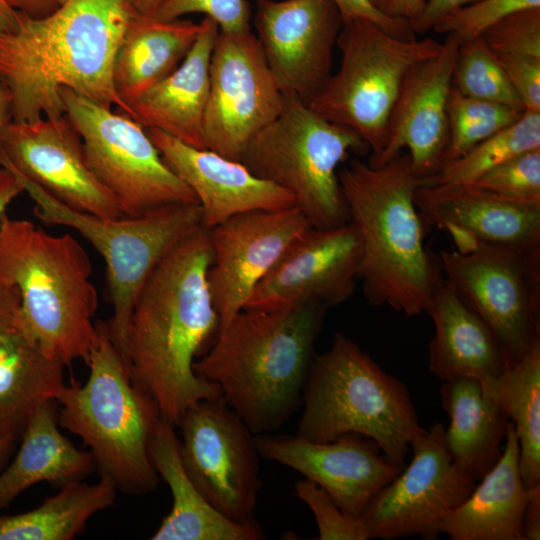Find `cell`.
<instances>
[{"label": "cell", "instance_id": "484cf974", "mask_svg": "<svg viewBox=\"0 0 540 540\" xmlns=\"http://www.w3.org/2000/svg\"><path fill=\"white\" fill-rule=\"evenodd\" d=\"M426 313L435 327L429 343L428 367L440 380L472 378L483 384L508 367L492 331L445 278L434 290Z\"/></svg>", "mask_w": 540, "mask_h": 540}, {"label": "cell", "instance_id": "681fc988", "mask_svg": "<svg viewBox=\"0 0 540 540\" xmlns=\"http://www.w3.org/2000/svg\"><path fill=\"white\" fill-rule=\"evenodd\" d=\"M9 2L13 8L32 18H42L59 8L65 0H9Z\"/></svg>", "mask_w": 540, "mask_h": 540}, {"label": "cell", "instance_id": "7dc6e473", "mask_svg": "<svg viewBox=\"0 0 540 540\" xmlns=\"http://www.w3.org/2000/svg\"><path fill=\"white\" fill-rule=\"evenodd\" d=\"M24 189L16 176L5 167H0V223L9 204Z\"/></svg>", "mask_w": 540, "mask_h": 540}, {"label": "cell", "instance_id": "f546056e", "mask_svg": "<svg viewBox=\"0 0 540 540\" xmlns=\"http://www.w3.org/2000/svg\"><path fill=\"white\" fill-rule=\"evenodd\" d=\"M201 30V22L136 14L121 39L112 70L114 90L129 109L138 96L178 68Z\"/></svg>", "mask_w": 540, "mask_h": 540}, {"label": "cell", "instance_id": "f907efd6", "mask_svg": "<svg viewBox=\"0 0 540 540\" xmlns=\"http://www.w3.org/2000/svg\"><path fill=\"white\" fill-rule=\"evenodd\" d=\"M19 22V11L11 6L9 0H0V35L15 32Z\"/></svg>", "mask_w": 540, "mask_h": 540}, {"label": "cell", "instance_id": "f1b7e54d", "mask_svg": "<svg viewBox=\"0 0 540 540\" xmlns=\"http://www.w3.org/2000/svg\"><path fill=\"white\" fill-rule=\"evenodd\" d=\"M59 427L58 402L47 400L26 425L12 462L0 472V511L34 484L60 488L96 470L91 452L76 448Z\"/></svg>", "mask_w": 540, "mask_h": 540}, {"label": "cell", "instance_id": "ffe728a7", "mask_svg": "<svg viewBox=\"0 0 540 540\" xmlns=\"http://www.w3.org/2000/svg\"><path fill=\"white\" fill-rule=\"evenodd\" d=\"M259 455L322 487L346 514L360 518L371 499L402 470L371 440L346 434L330 442L272 433L254 436Z\"/></svg>", "mask_w": 540, "mask_h": 540}, {"label": "cell", "instance_id": "d4e9b609", "mask_svg": "<svg viewBox=\"0 0 540 540\" xmlns=\"http://www.w3.org/2000/svg\"><path fill=\"white\" fill-rule=\"evenodd\" d=\"M201 24L197 40L178 68L129 107L132 119L143 128H155L187 145L207 149L204 116L210 59L219 27L208 17Z\"/></svg>", "mask_w": 540, "mask_h": 540}, {"label": "cell", "instance_id": "52a82bcc", "mask_svg": "<svg viewBox=\"0 0 540 540\" xmlns=\"http://www.w3.org/2000/svg\"><path fill=\"white\" fill-rule=\"evenodd\" d=\"M302 403L297 436L330 442L356 434L401 469L412 440L425 429L407 385L340 332L328 350L314 356Z\"/></svg>", "mask_w": 540, "mask_h": 540}, {"label": "cell", "instance_id": "f6af8a7d", "mask_svg": "<svg viewBox=\"0 0 540 540\" xmlns=\"http://www.w3.org/2000/svg\"><path fill=\"white\" fill-rule=\"evenodd\" d=\"M382 14L409 22L419 15L426 0H370Z\"/></svg>", "mask_w": 540, "mask_h": 540}, {"label": "cell", "instance_id": "8992f818", "mask_svg": "<svg viewBox=\"0 0 540 540\" xmlns=\"http://www.w3.org/2000/svg\"><path fill=\"white\" fill-rule=\"evenodd\" d=\"M87 252L70 234L52 235L7 213L0 223V285L16 288L27 322L65 366L86 364L96 343L98 295Z\"/></svg>", "mask_w": 540, "mask_h": 540}, {"label": "cell", "instance_id": "7a4b0ae2", "mask_svg": "<svg viewBox=\"0 0 540 540\" xmlns=\"http://www.w3.org/2000/svg\"><path fill=\"white\" fill-rule=\"evenodd\" d=\"M137 13L131 0H65L42 18L19 11L18 29L0 35V79L11 96L12 121L64 116L63 87L131 117L112 70Z\"/></svg>", "mask_w": 540, "mask_h": 540}, {"label": "cell", "instance_id": "f35d334b", "mask_svg": "<svg viewBox=\"0 0 540 540\" xmlns=\"http://www.w3.org/2000/svg\"><path fill=\"white\" fill-rule=\"evenodd\" d=\"M294 494L312 511L319 540H367L369 533L361 520L343 512L318 484L303 478L294 484Z\"/></svg>", "mask_w": 540, "mask_h": 540}, {"label": "cell", "instance_id": "8d00e7d4", "mask_svg": "<svg viewBox=\"0 0 540 540\" xmlns=\"http://www.w3.org/2000/svg\"><path fill=\"white\" fill-rule=\"evenodd\" d=\"M471 183L509 201L540 205V149L517 155Z\"/></svg>", "mask_w": 540, "mask_h": 540}, {"label": "cell", "instance_id": "d590c367", "mask_svg": "<svg viewBox=\"0 0 540 540\" xmlns=\"http://www.w3.org/2000/svg\"><path fill=\"white\" fill-rule=\"evenodd\" d=\"M452 87L471 98L525 111L500 63L480 36L460 43Z\"/></svg>", "mask_w": 540, "mask_h": 540}, {"label": "cell", "instance_id": "db71d44e", "mask_svg": "<svg viewBox=\"0 0 540 540\" xmlns=\"http://www.w3.org/2000/svg\"><path fill=\"white\" fill-rule=\"evenodd\" d=\"M15 440H1L0 441V472L6 466V463L12 454L15 447Z\"/></svg>", "mask_w": 540, "mask_h": 540}, {"label": "cell", "instance_id": "f5cc1de1", "mask_svg": "<svg viewBox=\"0 0 540 540\" xmlns=\"http://www.w3.org/2000/svg\"><path fill=\"white\" fill-rule=\"evenodd\" d=\"M163 0H131L135 9L147 16L154 17Z\"/></svg>", "mask_w": 540, "mask_h": 540}, {"label": "cell", "instance_id": "e575fe53", "mask_svg": "<svg viewBox=\"0 0 540 540\" xmlns=\"http://www.w3.org/2000/svg\"><path fill=\"white\" fill-rule=\"evenodd\" d=\"M523 112L465 96L452 87L447 106L449 137L443 166L517 121Z\"/></svg>", "mask_w": 540, "mask_h": 540}, {"label": "cell", "instance_id": "603a6c76", "mask_svg": "<svg viewBox=\"0 0 540 540\" xmlns=\"http://www.w3.org/2000/svg\"><path fill=\"white\" fill-rule=\"evenodd\" d=\"M64 367L31 329L16 288L0 285V441H16L39 406L57 398Z\"/></svg>", "mask_w": 540, "mask_h": 540}, {"label": "cell", "instance_id": "4fadbf2b", "mask_svg": "<svg viewBox=\"0 0 540 540\" xmlns=\"http://www.w3.org/2000/svg\"><path fill=\"white\" fill-rule=\"evenodd\" d=\"M178 427L183 465L208 502L231 520L254 521L260 455L245 422L220 396L192 404Z\"/></svg>", "mask_w": 540, "mask_h": 540}, {"label": "cell", "instance_id": "4316f807", "mask_svg": "<svg viewBox=\"0 0 540 540\" xmlns=\"http://www.w3.org/2000/svg\"><path fill=\"white\" fill-rule=\"evenodd\" d=\"M174 425L163 418L152 435L149 455L172 495V507L152 540H260L265 538L254 521L238 522L216 510L196 487L183 465Z\"/></svg>", "mask_w": 540, "mask_h": 540}, {"label": "cell", "instance_id": "74e56055", "mask_svg": "<svg viewBox=\"0 0 540 540\" xmlns=\"http://www.w3.org/2000/svg\"><path fill=\"white\" fill-rule=\"evenodd\" d=\"M480 37L496 56L540 60V8L512 13L490 25Z\"/></svg>", "mask_w": 540, "mask_h": 540}, {"label": "cell", "instance_id": "e0dca14e", "mask_svg": "<svg viewBox=\"0 0 540 540\" xmlns=\"http://www.w3.org/2000/svg\"><path fill=\"white\" fill-rule=\"evenodd\" d=\"M343 24L332 0H257V39L285 96L308 103L330 77Z\"/></svg>", "mask_w": 540, "mask_h": 540}, {"label": "cell", "instance_id": "6da1fadb", "mask_svg": "<svg viewBox=\"0 0 540 540\" xmlns=\"http://www.w3.org/2000/svg\"><path fill=\"white\" fill-rule=\"evenodd\" d=\"M211 263L209 232L202 226L154 269L129 321L125 363L130 377L174 426L195 402L222 396L216 384L194 371L195 358L210 348L220 328L207 280Z\"/></svg>", "mask_w": 540, "mask_h": 540}, {"label": "cell", "instance_id": "30bf717a", "mask_svg": "<svg viewBox=\"0 0 540 540\" xmlns=\"http://www.w3.org/2000/svg\"><path fill=\"white\" fill-rule=\"evenodd\" d=\"M336 45L339 68L308 106L329 122L354 131L368 145L369 159L375 158L385 147L407 73L436 55L442 43L398 38L367 19L354 18L343 21Z\"/></svg>", "mask_w": 540, "mask_h": 540}, {"label": "cell", "instance_id": "ac0fdd59", "mask_svg": "<svg viewBox=\"0 0 540 540\" xmlns=\"http://www.w3.org/2000/svg\"><path fill=\"white\" fill-rule=\"evenodd\" d=\"M310 228L292 206L241 213L207 229L212 247L207 280L220 327L246 307L257 284Z\"/></svg>", "mask_w": 540, "mask_h": 540}, {"label": "cell", "instance_id": "d6986e66", "mask_svg": "<svg viewBox=\"0 0 540 540\" xmlns=\"http://www.w3.org/2000/svg\"><path fill=\"white\" fill-rule=\"evenodd\" d=\"M361 257V239L351 222L328 229L312 227L257 284L246 307L342 304L354 294Z\"/></svg>", "mask_w": 540, "mask_h": 540}, {"label": "cell", "instance_id": "d6a6232c", "mask_svg": "<svg viewBox=\"0 0 540 540\" xmlns=\"http://www.w3.org/2000/svg\"><path fill=\"white\" fill-rule=\"evenodd\" d=\"M481 386L514 426L525 486L540 484V338L519 360Z\"/></svg>", "mask_w": 540, "mask_h": 540}, {"label": "cell", "instance_id": "bcb514c9", "mask_svg": "<svg viewBox=\"0 0 540 540\" xmlns=\"http://www.w3.org/2000/svg\"><path fill=\"white\" fill-rule=\"evenodd\" d=\"M524 540L540 539V484L529 488V497L523 516Z\"/></svg>", "mask_w": 540, "mask_h": 540}, {"label": "cell", "instance_id": "277c9868", "mask_svg": "<svg viewBox=\"0 0 540 540\" xmlns=\"http://www.w3.org/2000/svg\"><path fill=\"white\" fill-rule=\"evenodd\" d=\"M338 177L362 243L358 279L366 299L406 317L426 313L443 271L424 243L414 201L422 180L409 156L400 153L379 167L355 158Z\"/></svg>", "mask_w": 540, "mask_h": 540}, {"label": "cell", "instance_id": "836d02e7", "mask_svg": "<svg viewBox=\"0 0 540 540\" xmlns=\"http://www.w3.org/2000/svg\"><path fill=\"white\" fill-rule=\"evenodd\" d=\"M534 149H540V112L525 110L517 121L442 166L424 184L471 183L492 168Z\"/></svg>", "mask_w": 540, "mask_h": 540}, {"label": "cell", "instance_id": "ee69618b", "mask_svg": "<svg viewBox=\"0 0 540 540\" xmlns=\"http://www.w3.org/2000/svg\"><path fill=\"white\" fill-rule=\"evenodd\" d=\"M480 0H426L419 15L410 21L415 34L432 30L443 18Z\"/></svg>", "mask_w": 540, "mask_h": 540}, {"label": "cell", "instance_id": "2e32d148", "mask_svg": "<svg viewBox=\"0 0 540 540\" xmlns=\"http://www.w3.org/2000/svg\"><path fill=\"white\" fill-rule=\"evenodd\" d=\"M0 161L71 209L123 217L116 198L89 166L82 138L66 115L10 121L0 134Z\"/></svg>", "mask_w": 540, "mask_h": 540}, {"label": "cell", "instance_id": "cb8c5ba5", "mask_svg": "<svg viewBox=\"0 0 540 540\" xmlns=\"http://www.w3.org/2000/svg\"><path fill=\"white\" fill-rule=\"evenodd\" d=\"M414 201L425 230L456 224L483 242L540 248V205L509 201L473 183L421 184Z\"/></svg>", "mask_w": 540, "mask_h": 540}, {"label": "cell", "instance_id": "44dd1931", "mask_svg": "<svg viewBox=\"0 0 540 540\" xmlns=\"http://www.w3.org/2000/svg\"><path fill=\"white\" fill-rule=\"evenodd\" d=\"M460 43L448 34L436 55L410 69L390 117L385 147L368 164L382 166L407 148L422 184L441 169L449 137L448 99Z\"/></svg>", "mask_w": 540, "mask_h": 540}, {"label": "cell", "instance_id": "816d5d0a", "mask_svg": "<svg viewBox=\"0 0 540 540\" xmlns=\"http://www.w3.org/2000/svg\"><path fill=\"white\" fill-rule=\"evenodd\" d=\"M12 121L11 96L8 88L0 79V134L4 127ZM1 167V161H0Z\"/></svg>", "mask_w": 540, "mask_h": 540}, {"label": "cell", "instance_id": "83f0119b", "mask_svg": "<svg viewBox=\"0 0 540 540\" xmlns=\"http://www.w3.org/2000/svg\"><path fill=\"white\" fill-rule=\"evenodd\" d=\"M529 488L519 471V444L509 422L500 458L469 496L444 520L452 540H524Z\"/></svg>", "mask_w": 540, "mask_h": 540}, {"label": "cell", "instance_id": "ab89813d", "mask_svg": "<svg viewBox=\"0 0 540 540\" xmlns=\"http://www.w3.org/2000/svg\"><path fill=\"white\" fill-rule=\"evenodd\" d=\"M529 8H540V0H480L443 18L433 30L463 42L479 37L498 20Z\"/></svg>", "mask_w": 540, "mask_h": 540}, {"label": "cell", "instance_id": "60d3db41", "mask_svg": "<svg viewBox=\"0 0 540 540\" xmlns=\"http://www.w3.org/2000/svg\"><path fill=\"white\" fill-rule=\"evenodd\" d=\"M191 13H202L223 32L250 29L251 9L247 0H163L154 17L174 20Z\"/></svg>", "mask_w": 540, "mask_h": 540}, {"label": "cell", "instance_id": "9c48e42d", "mask_svg": "<svg viewBox=\"0 0 540 540\" xmlns=\"http://www.w3.org/2000/svg\"><path fill=\"white\" fill-rule=\"evenodd\" d=\"M285 96V95H284ZM368 145L351 129L334 124L307 104L285 96L280 114L247 145L240 162L257 177L293 194L313 228L349 222L338 166Z\"/></svg>", "mask_w": 540, "mask_h": 540}, {"label": "cell", "instance_id": "5bb4252c", "mask_svg": "<svg viewBox=\"0 0 540 540\" xmlns=\"http://www.w3.org/2000/svg\"><path fill=\"white\" fill-rule=\"evenodd\" d=\"M410 449V463L371 499L360 516L370 539H437L444 520L475 487V481L453 462L442 423L424 429Z\"/></svg>", "mask_w": 540, "mask_h": 540}, {"label": "cell", "instance_id": "1f68e13d", "mask_svg": "<svg viewBox=\"0 0 540 540\" xmlns=\"http://www.w3.org/2000/svg\"><path fill=\"white\" fill-rule=\"evenodd\" d=\"M117 491L105 478L95 484L72 481L32 510L15 515L0 511V540H71L93 515L115 503Z\"/></svg>", "mask_w": 540, "mask_h": 540}, {"label": "cell", "instance_id": "c3c4849f", "mask_svg": "<svg viewBox=\"0 0 540 540\" xmlns=\"http://www.w3.org/2000/svg\"><path fill=\"white\" fill-rule=\"evenodd\" d=\"M441 229L449 233L456 246L455 251L462 255L473 253L482 242L472 231L456 224H447Z\"/></svg>", "mask_w": 540, "mask_h": 540}, {"label": "cell", "instance_id": "4dcf8cb0", "mask_svg": "<svg viewBox=\"0 0 540 540\" xmlns=\"http://www.w3.org/2000/svg\"><path fill=\"white\" fill-rule=\"evenodd\" d=\"M441 404L450 418L445 443L453 462L474 481L498 461L510 422L472 378L443 381Z\"/></svg>", "mask_w": 540, "mask_h": 540}, {"label": "cell", "instance_id": "9a60e30c", "mask_svg": "<svg viewBox=\"0 0 540 540\" xmlns=\"http://www.w3.org/2000/svg\"><path fill=\"white\" fill-rule=\"evenodd\" d=\"M284 99L256 35L219 30L209 68L206 148L240 162L253 137L280 114Z\"/></svg>", "mask_w": 540, "mask_h": 540}, {"label": "cell", "instance_id": "ba28073f", "mask_svg": "<svg viewBox=\"0 0 540 540\" xmlns=\"http://www.w3.org/2000/svg\"><path fill=\"white\" fill-rule=\"evenodd\" d=\"M7 169L34 201V214L39 220L76 230L103 257L113 309L107 323L125 361L128 326L136 299L158 264L203 226L200 205L178 203L136 217H100L69 208L20 173Z\"/></svg>", "mask_w": 540, "mask_h": 540}, {"label": "cell", "instance_id": "8fae6325", "mask_svg": "<svg viewBox=\"0 0 540 540\" xmlns=\"http://www.w3.org/2000/svg\"><path fill=\"white\" fill-rule=\"evenodd\" d=\"M65 115L79 132L87 161L116 198L125 217L156 208L198 203L173 172L145 128L129 115L99 105L75 91L60 90Z\"/></svg>", "mask_w": 540, "mask_h": 540}, {"label": "cell", "instance_id": "7402d4cb", "mask_svg": "<svg viewBox=\"0 0 540 540\" xmlns=\"http://www.w3.org/2000/svg\"><path fill=\"white\" fill-rule=\"evenodd\" d=\"M146 131L166 164L194 193L206 229L241 213L295 206L292 193L257 177L241 162L187 145L155 128Z\"/></svg>", "mask_w": 540, "mask_h": 540}, {"label": "cell", "instance_id": "b9f144b4", "mask_svg": "<svg viewBox=\"0 0 540 540\" xmlns=\"http://www.w3.org/2000/svg\"><path fill=\"white\" fill-rule=\"evenodd\" d=\"M524 110L540 112V60L496 56Z\"/></svg>", "mask_w": 540, "mask_h": 540}, {"label": "cell", "instance_id": "7bdbcfd3", "mask_svg": "<svg viewBox=\"0 0 540 540\" xmlns=\"http://www.w3.org/2000/svg\"><path fill=\"white\" fill-rule=\"evenodd\" d=\"M337 6L343 21L363 18L367 19L391 35L412 40L416 34L411 28L410 22L405 19L388 17L379 12L370 2V0H332Z\"/></svg>", "mask_w": 540, "mask_h": 540}, {"label": "cell", "instance_id": "3957f363", "mask_svg": "<svg viewBox=\"0 0 540 540\" xmlns=\"http://www.w3.org/2000/svg\"><path fill=\"white\" fill-rule=\"evenodd\" d=\"M328 307H245L219 328L194 363L254 435L280 429L302 404L314 345Z\"/></svg>", "mask_w": 540, "mask_h": 540}, {"label": "cell", "instance_id": "5b68a950", "mask_svg": "<svg viewBox=\"0 0 540 540\" xmlns=\"http://www.w3.org/2000/svg\"><path fill=\"white\" fill-rule=\"evenodd\" d=\"M96 328L89 376L59 392L58 423L90 448L100 478L123 493L145 495L159 485L149 446L162 417L152 396L131 379L107 321H96Z\"/></svg>", "mask_w": 540, "mask_h": 540}, {"label": "cell", "instance_id": "7c38bea8", "mask_svg": "<svg viewBox=\"0 0 540 540\" xmlns=\"http://www.w3.org/2000/svg\"><path fill=\"white\" fill-rule=\"evenodd\" d=\"M438 256L445 279L514 364L540 338V248L482 241L473 253Z\"/></svg>", "mask_w": 540, "mask_h": 540}]
</instances>
